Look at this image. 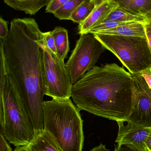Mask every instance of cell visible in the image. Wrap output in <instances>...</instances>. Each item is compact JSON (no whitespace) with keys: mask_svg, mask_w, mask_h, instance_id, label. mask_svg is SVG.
Segmentation results:
<instances>
[{"mask_svg":"<svg viewBox=\"0 0 151 151\" xmlns=\"http://www.w3.org/2000/svg\"><path fill=\"white\" fill-rule=\"evenodd\" d=\"M43 32L35 19H12L7 39L1 40L8 75L29 114L35 137L44 131L43 78L40 42Z\"/></svg>","mask_w":151,"mask_h":151,"instance_id":"6da1fadb","label":"cell"},{"mask_svg":"<svg viewBox=\"0 0 151 151\" xmlns=\"http://www.w3.org/2000/svg\"><path fill=\"white\" fill-rule=\"evenodd\" d=\"M133 79L116 63L95 66L73 85L72 97L79 111L119 121L127 119L132 106Z\"/></svg>","mask_w":151,"mask_h":151,"instance_id":"7a4b0ae2","label":"cell"},{"mask_svg":"<svg viewBox=\"0 0 151 151\" xmlns=\"http://www.w3.org/2000/svg\"><path fill=\"white\" fill-rule=\"evenodd\" d=\"M0 59V132L15 147L27 145L35 138L33 123L17 88L7 73L2 49Z\"/></svg>","mask_w":151,"mask_h":151,"instance_id":"3957f363","label":"cell"},{"mask_svg":"<svg viewBox=\"0 0 151 151\" xmlns=\"http://www.w3.org/2000/svg\"><path fill=\"white\" fill-rule=\"evenodd\" d=\"M44 131L50 134L62 151H82L83 120L70 99L43 101Z\"/></svg>","mask_w":151,"mask_h":151,"instance_id":"277c9868","label":"cell"},{"mask_svg":"<svg viewBox=\"0 0 151 151\" xmlns=\"http://www.w3.org/2000/svg\"><path fill=\"white\" fill-rule=\"evenodd\" d=\"M93 34L130 73H140L150 68L151 50L147 37Z\"/></svg>","mask_w":151,"mask_h":151,"instance_id":"5b68a950","label":"cell"},{"mask_svg":"<svg viewBox=\"0 0 151 151\" xmlns=\"http://www.w3.org/2000/svg\"><path fill=\"white\" fill-rule=\"evenodd\" d=\"M44 95L58 99H70L73 85L64 60L46 46L44 37L40 42Z\"/></svg>","mask_w":151,"mask_h":151,"instance_id":"8992f818","label":"cell"},{"mask_svg":"<svg viewBox=\"0 0 151 151\" xmlns=\"http://www.w3.org/2000/svg\"><path fill=\"white\" fill-rule=\"evenodd\" d=\"M106 49L93 34L81 35L65 63L73 84L95 66L99 58Z\"/></svg>","mask_w":151,"mask_h":151,"instance_id":"52a82bcc","label":"cell"},{"mask_svg":"<svg viewBox=\"0 0 151 151\" xmlns=\"http://www.w3.org/2000/svg\"><path fill=\"white\" fill-rule=\"evenodd\" d=\"M133 79L131 112L126 120L138 127L151 128V88L141 73Z\"/></svg>","mask_w":151,"mask_h":151,"instance_id":"ba28073f","label":"cell"},{"mask_svg":"<svg viewBox=\"0 0 151 151\" xmlns=\"http://www.w3.org/2000/svg\"><path fill=\"white\" fill-rule=\"evenodd\" d=\"M117 122L119 128L115 141L116 143L131 145L147 151L145 142L151 128L136 126L126 120Z\"/></svg>","mask_w":151,"mask_h":151,"instance_id":"9c48e42d","label":"cell"},{"mask_svg":"<svg viewBox=\"0 0 151 151\" xmlns=\"http://www.w3.org/2000/svg\"><path fill=\"white\" fill-rule=\"evenodd\" d=\"M119 6L114 0H108L96 7L88 17L79 24V34H86L91 28L96 26L108 18L110 14Z\"/></svg>","mask_w":151,"mask_h":151,"instance_id":"30bf717a","label":"cell"},{"mask_svg":"<svg viewBox=\"0 0 151 151\" xmlns=\"http://www.w3.org/2000/svg\"><path fill=\"white\" fill-rule=\"evenodd\" d=\"M8 6L16 10L34 15L42 8L47 6L49 0H2Z\"/></svg>","mask_w":151,"mask_h":151,"instance_id":"8fae6325","label":"cell"},{"mask_svg":"<svg viewBox=\"0 0 151 151\" xmlns=\"http://www.w3.org/2000/svg\"><path fill=\"white\" fill-rule=\"evenodd\" d=\"M97 33L121 36L146 37L144 25L137 23H130L115 28L101 31Z\"/></svg>","mask_w":151,"mask_h":151,"instance_id":"7c38bea8","label":"cell"},{"mask_svg":"<svg viewBox=\"0 0 151 151\" xmlns=\"http://www.w3.org/2000/svg\"><path fill=\"white\" fill-rule=\"evenodd\" d=\"M119 6L131 12L146 16L151 21V0H114Z\"/></svg>","mask_w":151,"mask_h":151,"instance_id":"4fadbf2b","label":"cell"},{"mask_svg":"<svg viewBox=\"0 0 151 151\" xmlns=\"http://www.w3.org/2000/svg\"><path fill=\"white\" fill-rule=\"evenodd\" d=\"M107 19L121 22L140 23L143 25L151 21L146 16L131 12L119 6L110 14Z\"/></svg>","mask_w":151,"mask_h":151,"instance_id":"5bb4252c","label":"cell"},{"mask_svg":"<svg viewBox=\"0 0 151 151\" xmlns=\"http://www.w3.org/2000/svg\"><path fill=\"white\" fill-rule=\"evenodd\" d=\"M51 33L55 39L57 55L64 60L70 48L67 30L64 27H57L51 31Z\"/></svg>","mask_w":151,"mask_h":151,"instance_id":"9a60e30c","label":"cell"},{"mask_svg":"<svg viewBox=\"0 0 151 151\" xmlns=\"http://www.w3.org/2000/svg\"><path fill=\"white\" fill-rule=\"evenodd\" d=\"M29 145L32 151H62L51 135L45 131L35 137Z\"/></svg>","mask_w":151,"mask_h":151,"instance_id":"2e32d148","label":"cell"},{"mask_svg":"<svg viewBox=\"0 0 151 151\" xmlns=\"http://www.w3.org/2000/svg\"><path fill=\"white\" fill-rule=\"evenodd\" d=\"M95 7L91 0H86L72 14L70 20L80 24L88 17Z\"/></svg>","mask_w":151,"mask_h":151,"instance_id":"e0dca14e","label":"cell"},{"mask_svg":"<svg viewBox=\"0 0 151 151\" xmlns=\"http://www.w3.org/2000/svg\"><path fill=\"white\" fill-rule=\"evenodd\" d=\"M86 0H69L54 13V16L60 20H70L76 9Z\"/></svg>","mask_w":151,"mask_h":151,"instance_id":"ac0fdd59","label":"cell"},{"mask_svg":"<svg viewBox=\"0 0 151 151\" xmlns=\"http://www.w3.org/2000/svg\"><path fill=\"white\" fill-rule=\"evenodd\" d=\"M131 23H134V22H121V21H116V20L106 19L104 21H103L96 26L91 28L87 32L86 34L97 33L101 31L115 28L127 24Z\"/></svg>","mask_w":151,"mask_h":151,"instance_id":"d6986e66","label":"cell"},{"mask_svg":"<svg viewBox=\"0 0 151 151\" xmlns=\"http://www.w3.org/2000/svg\"><path fill=\"white\" fill-rule=\"evenodd\" d=\"M69 0H49L46 6V12L54 14Z\"/></svg>","mask_w":151,"mask_h":151,"instance_id":"ffe728a7","label":"cell"},{"mask_svg":"<svg viewBox=\"0 0 151 151\" xmlns=\"http://www.w3.org/2000/svg\"><path fill=\"white\" fill-rule=\"evenodd\" d=\"M44 41L47 47L54 54L57 55L55 39L51 33V32H43Z\"/></svg>","mask_w":151,"mask_h":151,"instance_id":"44dd1931","label":"cell"},{"mask_svg":"<svg viewBox=\"0 0 151 151\" xmlns=\"http://www.w3.org/2000/svg\"><path fill=\"white\" fill-rule=\"evenodd\" d=\"M9 34L8 23L2 17L0 18V39L4 41L7 39Z\"/></svg>","mask_w":151,"mask_h":151,"instance_id":"7402d4cb","label":"cell"},{"mask_svg":"<svg viewBox=\"0 0 151 151\" xmlns=\"http://www.w3.org/2000/svg\"><path fill=\"white\" fill-rule=\"evenodd\" d=\"M114 151H147L145 150H142L134 146L128 145L118 144L115 145Z\"/></svg>","mask_w":151,"mask_h":151,"instance_id":"603a6c76","label":"cell"},{"mask_svg":"<svg viewBox=\"0 0 151 151\" xmlns=\"http://www.w3.org/2000/svg\"><path fill=\"white\" fill-rule=\"evenodd\" d=\"M7 141L2 133L0 132V151H12Z\"/></svg>","mask_w":151,"mask_h":151,"instance_id":"cb8c5ba5","label":"cell"},{"mask_svg":"<svg viewBox=\"0 0 151 151\" xmlns=\"http://www.w3.org/2000/svg\"><path fill=\"white\" fill-rule=\"evenodd\" d=\"M146 37L149 42V46L151 50V21L148 24L144 25Z\"/></svg>","mask_w":151,"mask_h":151,"instance_id":"d4e9b609","label":"cell"},{"mask_svg":"<svg viewBox=\"0 0 151 151\" xmlns=\"http://www.w3.org/2000/svg\"><path fill=\"white\" fill-rule=\"evenodd\" d=\"M141 74L145 78L149 86L151 88V70L150 68H148L141 72Z\"/></svg>","mask_w":151,"mask_h":151,"instance_id":"484cf974","label":"cell"},{"mask_svg":"<svg viewBox=\"0 0 151 151\" xmlns=\"http://www.w3.org/2000/svg\"><path fill=\"white\" fill-rule=\"evenodd\" d=\"M13 151H32L29 144L27 145L17 146Z\"/></svg>","mask_w":151,"mask_h":151,"instance_id":"4316f807","label":"cell"},{"mask_svg":"<svg viewBox=\"0 0 151 151\" xmlns=\"http://www.w3.org/2000/svg\"><path fill=\"white\" fill-rule=\"evenodd\" d=\"M90 151H111L110 150L106 149L105 145H104L103 144H101L98 146H96L95 148H93Z\"/></svg>","mask_w":151,"mask_h":151,"instance_id":"83f0119b","label":"cell"},{"mask_svg":"<svg viewBox=\"0 0 151 151\" xmlns=\"http://www.w3.org/2000/svg\"><path fill=\"white\" fill-rule=\"evenodd\" d=\"M145 145H146L147 151H151V129L145 142Z\"/></svg>","mask_w":151,"mask_h":151,"instance_id":"f1b7e54d","label":"cell"},{"mask_svg":"<svg viewBox=\"0 0 151 151\" xmlns=\"http://www.w3.org/2000/svg\"><path fill=\"white\" fill-rule=\"evenodd\" d=\"M91 1L95 4V7H97L108 0H91Z\"/></svg>","mask_w":151,"mask_h":151,"instance_id":"f546056e","label":"cell"},{"mask_svg":"<svg viewBox=\"0 0 151 151\" xmlns=\"http://www.w3.org/2000/svg\"><path fill=\"white\" fill-rule=\"evenodd\" d=\"M150 69H151V67H150Z\"/></svg>","mask_w":151,"mask_h":151,"instance_id":"4dcf8cb0","label":"cell"}]
</instances>
